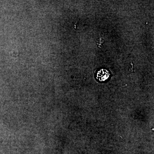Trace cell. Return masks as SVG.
<instances>
[{
    "label": "cell",
    "mask_w": 154,
    "mask_h": 154,
    "mask_svg": "<svg viewBox=\"0 0 154 154\" xmlns=\"http://www.w3.org/2000/svg\"><path fill=\"white\" fill-rule=\"evenodd\" d=\"M110 72L107 69H102L97 72L96 78L99 82H104L108 79L110 76Z\"/></svg>",
    "instance_id": "1"
}]
</instances>
